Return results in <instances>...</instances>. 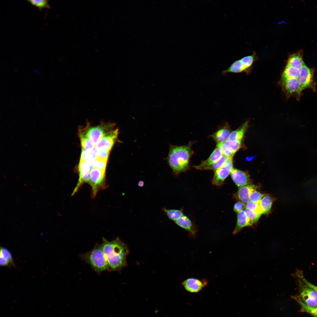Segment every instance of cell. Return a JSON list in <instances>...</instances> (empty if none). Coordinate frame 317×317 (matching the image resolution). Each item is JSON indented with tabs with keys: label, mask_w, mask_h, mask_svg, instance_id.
Segmentation results:
<instances>
[{
	"label": "cell",
	"mask_w": 317,
	"mask_h": 317,
	"mask_svg": "<svg viewBox=\"0 0 317 317\" xmlns=\"http://www.w3.org/2000/svg\"><path fill=\"white\" fill-rule=\"evenodd\" d=\"M108 261L109 271L120 272L127 266L129 251L127 245L118 237L111 241L102 238L101 244Z\"/></svg>",
	"instance_id": "obj_1"
},
{
	"label": "cell",
	"mask_w": 317,
	"mask_h": 317,
	"mask_svg": "<svg viewBox=\"0 0 317 317\" xmlns=\"http://www.w3.org/2000/svg\"><path fill=\"white\" fill-rule=\"evenodd\" d=\"M192 144L190 142L184 146H171L167 161L175 175H178L189 169L190 160L193 154Z\"/></svg>",
	"instance_id": "obj_2"
},
{
	"label": "cell",
	"mask_w": 317,
	"mask_h": 317,
	"mask_svg": "<svg viewBox=\"0 0 317 317\" xmlns=\"http://www.w3.org/2000/svg\"><path fill=\"white\" fill-rule=\"evenodd\" d=\"M80 257L97 273L109 271L108 263L101 244H96L91 250L81 254Z\"/></svg>",
	"instance_id": "obj_3"
},
{
	"label": "cell",
	"mask_w": 317,
	"mask_h": 317,
	"mask_svg": "<svg viewBox=\"0 0 317 317\" xmlns=\"http://www.w3.org/2000/svg\"><path fill=\"white\" fill-rule=\"evenodd\" d=\"M297 279L299 294L297 295L301 301L306 305L317 307V291L306 285L300 278Z\"/></svg>",
	"instance_id": "obj_4"
},
{
	"label": "cell",
	"mask_w": 317,
	"mask_h": 317,
	"mask_svg": "<svg viewBox=\"0 0 317 317\" xmlns=\"http://www.w3.org/2000/svg\"><path fill=\"white\" fill-rule=\"evenodd\" d=\"M105 177V171L95 168L90 171L88 183L92 188V198H95L99 191L107 187Z\"/></svg>",
	"instance_id": "obj_5"
},
{
	"label": "cell",
	"mask_w": 317,
	"mask_h": 317,
	"mask_svg": "<svg viewBox=\"0 0 317 317\" xmlns=\"http://www.w3.org/2000/svg\"><path fill=\"white\" fill-rule=\"evenodd\" d=\"M279 83L287 99L293 96L300 99L303 90L298 78H281Z\"/></svg>",
	"instance_id": "obj_6"
},
{
	"label": "cell",
	"mask_w": 317,
	"mask_h": 317,
	"mask_svg": "<svg viewBox=\"0 0 317 317\" xmlns=\"http://www.w3.org/2000/svg\"><path fill=\"white\" fill-rule=\"evenodd\" d=\"M114 125L110 123L102 124L96 126L88 127L86 130L84 129L87 136L96 146L102 138L111 131L110 130Z\"/></svg>",
	"instance_id": "obj_7"
},
{
	"label": "cell",
	"mask_w": 317,
	"mask_h": 317,
	"mask_svg": "<svg viewBox=\"0 0 317 317\" xmlns=\"http://www.w3.org/2000/svg\"><path fill=\"white\" fill-rule=\"evenodd\" d=\"M233 168L232 158H229L222 166L215 171L212 180V183L220 186L228 175Z\"/></svg>",
	"instance_id": "obj_8"
},
{
	"label": "cell",
	"mask_w": 317,
	"mask_h": 317,
	"mask_svg": "<svg viewBox=\"0 0 317 317\" xmlns=\"http://www.w3.org/2000/svg\"><path fill=\"white\" fill-rule=\"evenodd\" d=\"M314 70L305 64L300 69L299 80L303 90L306 88L315 90V83L314 79Z\"/></svg>",
	"instance_id": "obj_9"
},
{
	"label": "cell",
	"mask_w": 317,
	"mask_h": 317,
	"mask_svg": "<svg viewBox=\"0 0 317 317\" xmlns=\"http://www.w3.org/2000/svg\"><path fill=\"white\" fill-rule=\"evenodd\" d=\"M118 129L112 130L102 138L95 146L98 150L110 151L116 141Z\"/></svg>",
	"instance_id": "obj_10"
},
{
	"label": "cell",
	"mask_w": 317,
	"mask_h": 317,
	"mask_svg": "<svg viewBox=\"0 0 317 317\" xmlns=\"http://www.w3.org/2000/svg\"><path fill=\"white\" fill-rule=\"evenodd\" d=\"M90 169L85 161H80L78 166L79 178L77 183L72 193L73 195L85 183H88Z\"/></svg>",
	"instance_id": "obj_11"
},
{
	"label": "cell",
	"mask_w": 317,
	"mask_h": 317,
	"mask_svg": "<svg viewBox=\"0 0 317 317\" xmlns=\"http://www.w3.org/2000/svg\"><path fill=\"white\" fill-rule=\"evenodd\" d=\"M207 280L190 278L184 280L182 284L186 290L191 293H197L201 291L207 284Z\"/></svg>",
	"instance_id": "obj_12"
},
{
	"label": "cell",
	"mask_w": 317,
	"mask_h": 317,
	"mask_svg": "<svg viewBox=\"0 0 317 317\" xmlns=\"http://www.w3.org/2000/svg\"><path fill=\"white\" fill-rule=\"evenodd\" d=\"M230 174L232 179L239 188L250 184L249 176L246 172L233 168Z\"/></svg>",
	"instance_id": "obj_13"
},
{
	"label": "cell",
	"mask_w": 317,
	"mask_h": 317,
	"mask_svg": "<svg viewBox=\"0 0 317 317\" xmlns=\"http://www.w3.org/2000/svg\"><path fill=\"white\" fill-rule=\"evenodd\" d=\"M258 188V186L251 184L239 188L235 195V197L237 199L246 204L250 200L251 193Z\"/></svg>",
	"instance_id": "obj_14"
},
{
	"label": "cell",
	"mask_w": 317,
	"mask_h": 317,
	"mask_svg": "<svg viewBox=\"0 0 317 317\" xmlns=\"http://www.w3.org/2000/svg\"><path fill=\"white\" fill-rule=\"evenodd\" d=\"M175 222L178 225L187 230L190 237L194 238L195 237L198 231L197 228L187 216L183 215Z\"/></svg>",
	"instance_id": "obj_15"
},
{
	"label": "cell",
	"mask_w": 317,
	"mask_h": 317,
	"mask_svg": "<svg viewBox=\"0 0 317 317\" xmlns=\"http://www.w3.org/2000/svg\"><path fill=\"white\" fill-rule=\"evenodd\" d=\"M230 131L229 124L226 123L211 136L217 144H218L225 142L228 139Z\"/></svg>",
	"instance_id": "obj_16"
},
{
	"label": "cell",
	"mask_w": 317,
	"mask_h": 317,
	"mask_svg": "<svg viewBox=\"0 0 317 317\" xmlns=\"http://www.w3.org/2000/svg\"><path fill=\"white\" fill-rule=\"evenodd\" d=\"M223 155L220 149L216 146L209 157L201 163L194 166L196 169L205 170V168L219 160Z\"/></svg>",
	"instance_id": "obj_17"
},
{
	"label": "cell",
	"mask_w": 317,
	"mask_h": 317,
	"mask_svg": "<svg viewBox=\"0 0 317 317\" xmlns=\"http://www.w3.org/2000/svg\"><path fill=\"white\" fill-rule=\"evenodd\" d=\"M303 60V52L300 50L291 55L289 57L286 65L290 66L299 70L305 64Z\"/></svg>",
	"instance_id": "obj_18"
},
{
	"label": "cell",
	"mask_w": 317,
	"mask_h": 317,
	"mask_svg": "<svg viewBox=\"0 0 317 317\" xmlns=\"http://www.w3.org/2000/svg\"><path fill=\"white\" fill-rule=\"evenodd\" d=\"M237 213L236 226L233 232L234 235L238 233L243 227L252 225L244 210Z\"/></svg>",
	"instance_id": "obj_19"
},
{
	"label": "cell",
	"mask_w": 317,
	"mask_h": 317,
	"mask_svg": "<svg viewBox=\"0 0 317 317\" xmlns=\"http://www.w3.org/2000/svg\"><path fill=\"white\" fill-rule=\"evenodd\" d=\"M250 71L248 69L242 62L240 60L234 62L227 69L222 72V75H225L227 73H239L245 72L249 73Z\"/></svg>",
	"instance_id": "obj_20"
},
{
	"label": "cell",
	"mask_w": 317,
	"mask_h": 317,
	"mask_svg": "<svg viewBox=\"0 0 317 317\" xmlns=\"http://www.w3.org/2000/svg\"><path fill=\"white\" fill-rule=\"evenodd\" d=\"M248 121H246L238 129L231 132L228 139L232 141H242L248 127Z\"/></svg>",
	"instance_id": "obj_21"
},
{
	"label": "cell",
	"mask_w": 317,
	"mask_h": 317,
	"mask_svg": "<svg viewBox=\"0 0 317 317\" xmlns=\"http://www.w3.org/2000/svg\"><path fill=\"white\" fill-rule=\"evenodd\" d=\"M292 297L297 301L301 307L300 312H305L313 317H317V307H312L306 305L301 301L297 295L293 296Z\"/></svg>",
	"instance_id": "obj_22"
},
{
	"label": "cell",
	"mask_w": 317,
	"mask_h": 317,
	"mask_svg": "<svg viewBox=\"0 0 317 317\" xmlns=\"http://www.w3.org/2000/svg\"><path fill=\"white\" fill-rule=\"evenodd\" d=\"M300 73V70L290 66L286 65L282 73L281 78H295L298 79Z\"/></svg>",
	"instance_id": "obj_23"
},
{
	"label": "cell",
	"mask_w": 317,
	"mask_h": 317,
	"mask_svg": "<svg viewBox=\"0 0 317 317\" xmlns=\"http://www.w3.org/2000/svg\"><path fill=\"white\" fill-rule=\"evenodd\" d=\"M259 203L262 214H267L270 212L272 203L271 197L265 195Z\"/></svg>",
	"instance_id": "obj_24"
},
{
	"label": "cell",
	"mask_w": 317,
	"mask_h": 317,
	"mask_svg": "<svg viewBox=\"0 0 317 317\" xmlns=\"http://www.w3.org/2000/svg\"><path fill=\"white\" fill-rule=\"evenodd\" d=\"M242 141H232L228 139L225 142L222 143L224 147L234 155L240 149Z\"/></svg>",
	"instance_id": "obj_25"
},
{
	"label": "cell",
	"mask_w": 317,
	"mask_h": 317,
	"mask_svg": "<svg viewBox=\"0 0 317 317\" xmlns=\"http://www.w3.org/2000/svg\"><path fill=\"white\" fill-rule=\"evenodd\" d=\"M79 132L82 150L87 151L93 148L95 145L87 136L84 130H80Z\"/></svg>",
	"instance_id": "obj_26"
},
{
	"label": "cell",
	"mask_w": 317,
	"mask_h": 317,
	"mask_svg": "<svg viewBox=\"0 0 317 317\" xmlns=\"http://www.w3.org/2000/svg\"><path fill=\"white\" fill-rule=\"evenodd\" d=\"M162 210L169 219L175 222L184 215L181 210L169 209L166 208H163Z\"/></svg>",
	"instance_id": "obj_27"
},
{
	"label": "cell",
	"mask_w": 317,
	"mask_h": 317,
	"mask_svg": "<svg viewBox=\"0 0 317 317\" xmlns=\"http://www.w3.org/2000/svg\"><path fill=\"white\" fill-rule=\"evenodd\" d=\"M244 210L252 225L258 221L262 215L246 208Z\"/></svg>",
	"instance_id": "obj_28"
},
{
	"label": "cell",
	"mask_w": 317,
	"mask_h": 317,
	"mask_svg": "<svg viewBox=\"0 0 317 317\" xmlns=\"http://www.w3.org/2000/svg\"><path fill=\"white\" fill-rule=\"evenodd\" d=\"M229 158L226 156L223 155L221 158L219 160L211 166L206 168L205 170H212L215 171L221 168Z\"/></svg>",
	"instance_id": "obj_29"
},
{
	"label": "cell",
	"mask_w": 317,
	"mask_h": 317,
	"mask_svg": "<svg viewBox=\"0 0 317 317\" xmlns=\"http://www.w3.org/2000/svg\"><path fill=\"white\" fill-rule=\"evenodd\" d=\"M28 1L32 5L37 7L40 9L44 8H50V6L47 0H29Z\"/></svg>",
	"instance_id": "obj_30"
},
{
	"label": "cell",
	"mask_w": 317,
	"mask_h": 317,
	"mask_svg": "<svg viewBox=\"0 0 317 317\" xmlns=\"http://www.w3.org/2000/svg\"><path fill=\"white\" fill-rule=\"evenodd\" d=\"M246 207L250 210L261 214H262L259 203L249 200L246 204Z\"/></svg>",
	"instance_id": "obj_31"
},
{
	"label": "cell",
	"mask_w": 317,
	"mask_h": 317,
	"mask_svg": "<svg viewBox=\"0 0 317 317\" xmlns=\"http://www.w3.org/2000/svg\"><path fill=\"white\" fill-rule=\"evenodd\" d=\"M241 61L245 66L249 70H250L254 60V55L244 57L240 59Z\"/></svg>",
	"instance_id": "obj_32"
},
{
	"label": "cell",
	"mask_w": 317,
	"mask_h": 317,
	"mask_svg": "<svg viewBox=\"0 0 317 317\" xmlns=\"http://www.w3.org/2000/svg\"><path fill=\"white\" fill-rule=\"evenodd\" d=\"M0 256L3 257L8 260L12 266H15L11 254L10 252L6 248L1 247Z\"/></svg>",
	"instance_id": "obj_33"
},
{
	"label": "cell",
	"mask_w": 317,
	"mask_h": 317,
	"mask_svg": "<svg viewBox=\"0 0 317 317\" xmlns=\"http://www.w3.org/2000/svg\"><path fill=\"white\" fill-rule=\"evenodd\" d=\"M294 275L295 276L299 277L308 286L313 288L317 291V286L309 282L304 277L303 272L297 269Z\"/></svg>",
	"instance_id": "obj_34"
},
{
	"label": "cell",
	"mask_w": 317,
	"mask_h": 317,
	"mask_svg": "<svg viewBox=\"0 0 317 317\" xmlns=\"http://www.w3.org/2000/svg\"><path fill=\"white\" fill-rule=\"evenodd\" d=\"M265 194H262L256 190L253 191L251 193L250 197V200L259 203Z\"/></svg>",
	"instance_id": "obj_35"
},
{
	"label": "cell",
	"mask_w": 317,
	"mask_h": 317,
	"mask_svg": "<svg viewBox=\"0 0 317 317\" xmlns=\"http://www.w3.org/2000/svg\"><path fill=\"white\" fill-rule=\"evenodd\" d=\"M107 160L97 158L95 163V168L105 171Z\"/></svg>",
	"instance_id": "obj_36"
},
{
	"label": "cell",
	"mask_w": 317,
	"mask_h": 317,
	"mask_svg": "<svg viewBox=\"0 0 317 317\" xmlns=\"http://www.w3.org/2000/svg\"><path fill=\"white\" fill-rule=\"evenodd\" d=\"M109 151L104 150H98L96 158L107 160Z\"/></svg>",
	"instance_id": "obj_37"
},
{
	"label": "cell",
	"mask_w": 317,
	"mask_h": 317,
	"mask_svg": "<svg viewBox=\"0 0 317 317\" xmlns=\"http://www.w3.org/2000/svg\"><path fill=\"white\" fill-rule=\"evenodd\" d=\"M246 208V204L239 201L236 202L235 204L233 209L235 212L238 213L244 210Z\"/></svg>",
	"instance_id": "obj_38"
},
{
	"label": "cell",
	"mask_w": 317,
	"mask_h": 317,
	"mask_svg": "<svg viewBox=\"0 0 317 317\" xmlns=\"http://www.w3.org/2000/svg\"><path fill=\"white\" fill-rule=\"evenodd\" d=\"M0 265L2 266H12L10 262L6 259L0 256Z\"/></svg>",
	"instance_id": "obj_39"
},
{
	"label": "cell",
	"mask_w": 317,
	"mask_h": 317,
	"mask_svg": "<svg viewBox=\"0 0 317 317\" xmlns=\"http://www.w3.org/2000/svg\"><path fill=\"white\" fill-rule=\"evenodd\" d=\"M144 182L142 181H139L138 183V186L140 187H143L144 186Z\"/></svg>",
	"instance_id": "obj_40"
}]
</instances>
